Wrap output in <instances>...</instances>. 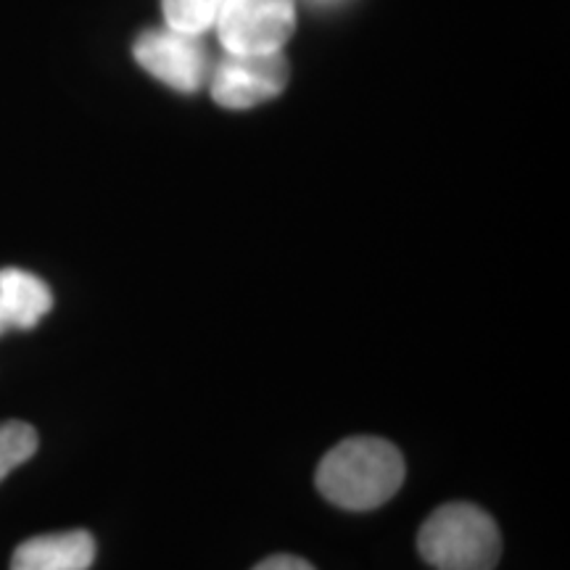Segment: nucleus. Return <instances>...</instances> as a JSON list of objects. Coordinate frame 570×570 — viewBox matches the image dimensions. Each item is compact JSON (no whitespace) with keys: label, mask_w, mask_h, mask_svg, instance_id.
I'll use <instances>...</instances> for the list:
<instances>
[{"label":"nucleus","mask_w":570,"mask_h":570,"mask_svg":"<svg viewBox=\"0 0 570 570\" xmlns=\"http://www.w3.org/2000/svg\"><path fill=\"white\" fill-rule=\"evenodd\" d=\"M315 481L320 494L341 510H375L402 489L404 460L389 441L354 436L320 460Z\"/></svg>","instance_id":"1"},{"label":"nucleus","mask_w":570,"mask_h":570,"mask_svg":"<svg viewBox=\"0 0 570 570\" xmlns=\"http://www.w3.org/2000/svg\"><path fill=\"white\" fill-rule=\"evenodd\" d=\"M417 550L436 570H494L502 537L489 512L454 502L428 515L417 533Z\"/></svg>","instance_id":"2"},{"label":"nucleus","mask_w":570,"mask_h":570,"mask_svg":"<svg viewBox=\"0 0 570 570\" xmlns=\"http://www.w3.org/2000/svg\"><path fill=\"white\" fill-rule=\"evenodd\" d=\"M225 53H277L294 35V0H225L217 17Z\"/></svg>","instance_id":"3"},{"label":"nucleus","mask_w":570,"mask_h":570,"mask_svg":"<svg viewBox=\"0 0 570 570\" xmlns=\"http://www.w3.org/2000/svg\"><path fill=\"white\" fill-rule=\"evenodd\" d=\"M288 82V61L277 53H225L223 61L212 67V98L223 109L244 111L273 101Z\"/></svg>","instance_id":"4"},{"label":"nucleus","mask_w":570,"mask_h":570,"mask_svg":"<svg viewBox=\"0 0 570 570\" xmlns=\"http://www.w3.org/2000/svg\"><path fill=\"white\" fill-rule=\"evenodd\" d=\"M132 53L148 75H154L173 90L196 92L212 77L209 51L204 48V42L196 35L177 32L173 27L142 32L135 40Z\"/></svg>","instance_id":"5"},{"label":"nucleus","mask_w":570,"mask_h":570,"mask_svg":"<svg viewBox=\"0 0 570 570\" xmlns=\"http://www.w3.org/2000/svg\"><path fill=\"white\" fill-rule=\"evenodd\" d=\"M96 560V541L88 531L46 533L27 539L11 558V570H88Z\"/></svg>","instance_id":"6"},{"label":"nucleus","mask_w":570,"mask_h":570,"mask_svg":"<svg viewBox=\"0 0 570 570\" xmlns=\"http://www.w3.org/2000/svg\"><path fill=\"white\" fill-rule=\"evenodd\" d=\"M53 309V294L40 277L24 269H0V336L6 331H30Z\"/></svg>","instance_id":"7"},{"label":"nucleus","mask_w":570,"mask_h":570,"mask_svg":"<svg viewBox=\"0 0 570 570\" xmlns=\"http://www.w3.org/2000/svg\"><path fill=\"white\" fill-rule=\"evenodd\" d=\"M225 0H161L167 27L185 35H196V38H202L206 30L217 24Z\"/></svg>","instance_id":"8"},{"label":"nucleus","mask_w":570,"mask_h":570,"mask_svg":"<svg viewBox=\"0 0 570 570\" xmlns=\"http://www.w3.org/2000/svg\"><path fill=\"white\" fill-rule=\"evenodd\" d=\"M38 452V433L32 425L9 420L0 423V481L11 475V470L24 465Z\"/></svg>","instance_id":"9"},{"label":"nucleus","mask_w":570,"mask_h":570,"mask_svg":"<svg viewBox=\"0 0 570 570\" xmlns=\"http://www.w3.org/2000/svg\"><path fill=\"white\" fill-rule=\"evenodd\" d=\"M254 570H315V568L302 558H294V554H273V558L262 560Z\"/></svg>","instance_id":"10"}]
</instances>
